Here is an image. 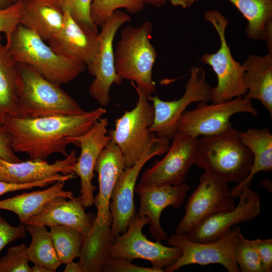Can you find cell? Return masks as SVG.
Instances as JSON below:
<instances>
[{
  "instance_id": "2",
  "label": "cell",
  "mask_w": 272,
  "mask_h": 272,
  "mask_svg": "<svg viewBox=\"0 0 272 272\" xmlns=\"http://www.w3.org/2000/svg\"><path fill=\"white\" fill-rule=\"evenodd\" d=\"M125 169L122 153L110 140L95 165L94 170L98 173L99 184V192L94 200L97 214L89 233L84 235L82 241L87 249L95 253H108L115 238L111 229L110 203L114 186Z\"/></svg>"
},
{
  "instance_id": "12",
  "label": "cell",
  "mask_w": 272,
  "mask_h": 272,
  "mask_svg": "<svg viewBox=\"0 0 272 272\" xmlns=\"http://www.w3.org/2000/svg\"><path fill=\"white\" fill-rule=\"evenodd\" d=\"M211 89L206 80L205 71L193 66L185 92L179 99L163 101L156 95H149V100L153 103L154 109V121L150 131L157 137L172 140L177 131L178 121L187 107L193 102L211 101Z\"/></svg>"
},
{
  "instance_id": "21",
  "label": "cell",
  "mask_w": 272,
  "mask_h": 272,
  "mask_svg": "<svg viewBox=\"0 0 272 272\" xmlns=\"http://www.w3.org/2000/svg\"><path fill=\"white\" fill-rule=\"evenodd\" d=\"M77 160L74 150L64 159L57 160L52 164L40 159L14 163L0 158V180L22 184L40 181L60 173L68 174L74 173L73 168Z\"/></svg>"
},
{
  "instance_id": "44",
  "label": "cell",
  "mask_w": 272,
  "mask_h": 272,
  "mask_svg": "<svg viewBox=\"0 0 272 272\" xmlns=\"http://www.w3.org/2000/svg\"><path fill=\"white\" fill-rule=\"evenodd\" d=\"M145 4H149L155 7H159L164 5L168 0H140Z\"/></svg>"
},
{
  "instance_id": "23",
  "label": "cell",
  "mask_w": 272,
  "mask_h": 272,
  "mask_svg": "<svg viewBox=\"0 0 272 272\" xmlns=\"http://www.w3.org/2000/svg\"><path fill=\"white\" fill-rule=\"evenodd\" d=\"M63 17L57 0H24L20 24L48 41L60 32Z\"/></svg>"
},
{
  "instance_id": "22",
  "label": "cell",
  "mask_w": 272,
  "mask_h": 272,
  "mask_svg": "<svg viewBox=\"0 0 272 272\" xmlns=\"http://www.w3.org/2000/svg\"><path fill=\"white\" fill-rule=\"evenodd\" d=\"M58 197L50 201L39 214L30 218L26 225L51 227L65 226L75 229L84 235H87L93 225L95 216L87 214L80 196L67 200Z\"/></svg>"
},
{
  "instance_id": "20",
  "label": "cell",
  "mask_w": 272,
  "mask_h": 272,
  "mask_svg": "<svg viewBox=\"0 0 272 272\" xmlns=\"http://www.w3.org/2000/svg\"><path fill=\"white\" fill-rule=\"evenodd\" d=\"M49 46L57 54L84 63L89 70L100 47L97 35L84 31L64 11L63 22L60 32L48 40Z\"/></svg>"
},
{
  "instance_id": "17",
  "label": "cell",
  "mask_w": 272,
  "mask_h": 272,
  "mask_svg": "<svg viewBox=\"0 0 272 272\" xmlns=\"http://www.w3.org/2000/svg\"><path fill=\"white\" fill-rule=\"evenodd\" d=\"M238 203L230 211L219 212L203 218L186 234L196 242L217 241L236 225L250 221L261 212L260 195L249 186L243 187L238 196Z\"/></svg>"
},
{
  "instance_id": "32",
  "label": "cell",
  "mask_w": 272,
  "mask_h": 272,
  "mask_svg": "<svg viewBox=\"0 0 272 272\" xmlns=\"http://www.w3.org/2000/svg\"><path fill=\"white\" fill-rule=\"evenodd\" d=\"M235 261L241 272H264L263 267L251 240L240 232L234 248Z\"/></svg>"
},
{
  "instance_id": "16",
  "label": "cell",
  "mask_w": 272,
  "mask_h": 272,
  "mask_svg": "<svg viewBox=\"0 0 272 272\" xmlns=\"http://www.w3.org/2000/svg\"><path fill=\"white\" fill-rule=\"evenodd\" d=\"M228 183L205 172L199 183L187 200L183 218L175 229V233L186 235L198 222L219 212L233 210L235 204L231 195Z\"/></svg>"
},
{
  "instance_id": "14",
  "label": "cell",
  "mask_w": 272,
  "mask_h": 272,
  "mask_svg": "<svg viewBox=\"0 0 272 272\" xmlns=\"http://www.w3.org/2000/svg\"><path fill=\"white\" fill-rule=\"evenodd\" d=\"M131 17L120 10H116L101 26L98 33L100 47L93 64L88 70L94 77L89 88L91 96L101 106L110 101V89L115 84L120 85L123 80L116 74L114 66L113 40L119 28L130 21Z\"/></svg>"
},
{
  "instance_id": "8",
  "label": "cell",
  "mask_w": 272,
  "mask_h": 272,
  "mask_svg": "<svg viewBox=\"0 0 272 272\" xmlns=\"http://www.w3.org/2000/svg\"><path fill=\"white\" fill-rule=\"evenodd\" d=\"M205 20L212 24L220 40V47L215 53H205L201 58L215 73L217 84L211 89V101L218 103L236 97H243L247 93L244 83V68L233 57L226 38L227 19L219 11L210 10L204 15Z\"/></svg>"
},
{
  "instance_id": "46",
  "label": "cell",
  "mask_w": 272,
  "mask_h": 272,
  "mask_svg": "<svg viewBox=\"0 0 272 272\" xmlns=\"http://www.w3.org/2000/svg\"><path fill=\"white\" fill-rule=\"evenodd\" d=\"M18 0H12V2L13 3H15L16 1H17Z\"/></svg>"
},
{
  "instance_id": "4",
  "label": "cell",
  "mask_w": 272,
  "mask_h": 272,
  "mask_svg": "<svg viewBox=\"0 0 272 272\" xmlns=\"http://www.w3.org/2000/svg\"><path fill=\"white\" fill-rule=\"evenodd\" d=\"M6 44L17 63L32 67L59 85L74 80L86 66L81 62L57 54L36 33L20 24Z\"/></svg>"
},
{
  "instance_id": "41",
  "label": "cell",
  "mask_w": 272,
  "mask_h": 272,
  "mask_svg": "<svg viewBox=\"0 0 272 272\" xmlns=\"http://www.w3.org/2000/svg\"><path fill=\"white\" fill-rule=\"evenodd\" d=\"M64 272H86L83 264L79 260L78 262L73 261L65 264Z\"/></svg>"
},
{
  "instance_id": "42",
  "label": "cell",
  "mask_w": 272,
  "mask_h": 272,
  "mask_svg": "<svg viewBox=\"0 0 272 272\" xmlns=\"http://www.w3.org/2000/svg\"><path fill=\"white\" fill-rule=\"evenodd\" d=\"M175 7H180L183 9L191 7L195 2L199 0H168Z\"/></svg>"
},
{
  "instance_id": "6",
  "label": "cell",
  "mask_w": 272,
  "mask_h": 272,
  "mask_svg": "<svg viewBox=\"0 0 272 272\" xmlns=\"http://www.w3.org/2000/svg\"><path fill=\"white\" fill-rule=\"evenodd\" d=\"M152 31L153 25L148 21L139 26H127L121 31L114 50L118 76L134 82L149 95L156 91L152 75L157 52L150 41Z\"/></svg>"
},
{
  "instance_id": "35",
  "label": "cell",
  "mask_w": 272,
  "mask_h": 272,
  "mask_svg": "<svg viewBox=\"0 0 272 272\" xmlns=\"http://www.w3.org/2000/svg\"><path fill=\"white\" fill-rule=\"evenodd\" d=\"M24 0H18L10 6L0 9V34L4 33L8 43L11 35L20 24Z\"/></svg>"
},
{
  "instance_id": "40",
  "label": "cell",
  "mask_w": 272,
  "mask_h": 272,
  "mask_svg": "<svg viewBox=\"0 0 272 272\" xmlns=\"http://www.w3.org/2000/svg\"><path fill=\"white\" fill-rule=\"evenodd\" d=\"M0 158L11 162L17 163L21 161L13 150L9 131L4 124L1 123Z\"/></svg>"
},
{
  "instance_id": "28",
  "label": "cell",
  "mask_w": 272,
  "mask_h": 272,
  "mask_svg": "<svg viewBox=\"0 0 272 272\" xmlns=\"http://www.w3.org/2000/svg\"><path fill=\"white\" fill-rule=\"evenodd\" d=\"M246 19V36L250 39L264 40L266 26L272 23V0H227Z\"/></svg>"
},
{
  "instance_id": "36",
  "label": "cell",
  "mask_w": 272,
  "mask_h": 272,
  "mask_svg": "<svg viewBox=\"0 0 272 272\" xmlns=\"http://www.w3.org/2000/svg\"><path fill=\"white\" fill-rule=\"evenodd\" d=\"M75 177V173H72L66 175L58 174L40 181L27 183L16 184L0 180V195L10 192L29 189L34 187H43L53 184L57 181H66Z\"/></svg>"
},
{
  "instance_id": "5",
  "label": "cell",
  "mask_w": 272,
  "mask_h": 272,
  "mask_svg": "<svg viewBox=\"0 0 272 272\" xmlns=\"http://www.w3.org/2000/svg\"><path fill=\"white\" fill-rule=\"evenodd\" d=\"M252 162L251 151L242 144L239 131L234 128L198 138L196 164L227 183L243 181L250 172Z\"/></svg>"
},
{
  "instance_id": "10",
  "label": "cell",
  "mask_w": 272,
  "mask_h": 272,
  "mask_svg": "<svg viewBox=\"0 0 272 272\" xmlns=\"http://www.w3.org/2000/svg\"><path fill=\"white\" fill-rule=\"evenodd\" d=\"M148 224L146 216L136 213L129 221L127 230L115 237L109 249L110 258L122 257L130 261L143 259L150 262L152 267L163 270L174 264L181 255V250L165 246L160 241L148 240L142 233Z\"/></svg>"
},
{
  "instance_id": "34",
  "label": "cell",
  "mask_w": 272,
  "mask_h": 272,
  "mask_svg": "<svg viewBox=\"0 0 272 272\" xmlns=\"http://www.w3.org/2000/svg\"><path fill=\"white\" fill-rule=\"evenodd\" d=\"M27 247L24 244L10 247L0 258V272H30Z\"/></svg>"
},
{
  "instance_id": "7",
  "label": "cell",
  "mask_w": 272,
  "mask_h": 272,
  "mask_svg": "<svg viewBox=\"0 0 272 272\" xmlns=\"http://www.w3.org/2000/svg\"><path fill=\"white\" fill-rule=\"evenodd\" d=\"M130 84L138 94L137 104L115 120L114 129L108 133L122 153L125 168L132 166L140 159L156 137L149 130L154 121V109L150 103L149 94L134 82Z\"/></svg>"
},
{
  "instance_id": "18",
  "label": "cell",
  "mask_w": 272,
  "mask_h": 272,
  "mask_svg": "<svg viewBox=\"0 0 272 272\" xmlns=\"http://www.w3.org/2000/svg\"><path fill=\"white\" fill-rule=\"evenodd\" d=\"M108 124L107 118L101 117L83 134L69 138L76 146L81 148L80 156L74 164L73 171L80 178V196L85 208L94 205L93 192L96 189L92 184L94 169L99 154L111 140L107 135Z\"/></svg>"
},
{
  "instance_id": "9",
  "label": "cell",
  "mask_w": 272,
  "mask_h": 272,
  "mask_svg": "<svg viewBox=\"0 0 272 272\" xmlns=\"http://www.w3.org/2000/svg\"><path fill=\"white\" fill-rule=\"evenodd\" d=\"M241 112L256 117L258 115L251 101L244 97L211 104L199 102L195 109L183 113L178 121L176 130L198 138L219 134L233 128L230 118L234 114Z\"/></svg>"
},
{
  "instance_id": "24",
  "label": "cell",
  "mask_w": 272,
  "mask_h": 272,
  "mask_svg": "<svg viewBox=\"0 0 272 272\" xmlns=\"http://www.w3.org/2000/svg\"><path fill=\"white\" fill-rule=\"evenodd\" d=\"M247 88L244 98L260 101L272 116V53L249 55L242 63Z\"/></svg>"
},
{
  "instance_id": "31",
  "label": "cell",
  "mask_w": 272,
  "mask_h": 272,
  "mask_svg": "<svg viewBox=\"0 0 272 272\" xmlns=\"http://www.w3.org/2000/svg\"><path fill=\"white\" fill-rule=\"evenodd\" d=\"M145 4L140 0H93L90 8L91 18L101 26L112 14L120 9L135 14L142 11Z\"/></svg>"
},
{
  "instance_id": "19",
  "label": "cell",
  "mask_w": 272,
  "mask_h": 272,
  "mask_svg": "<svg viewBox=\"0 0 272 272\" xmlns=\"http://www.w3.org/2000/svg\"><path fill=\"white\" fill-rule=\"evenodd\" d=\"M189 189V186L184 183L167 186L145 185L140 183L135 185L134 192L139 194L140 200L137 214L147 217L151 235L156 240L168 239L160 223L162 212L168 207H181Z\"/></svg>"
},
{
  "instance_id": "25",
  "label": "cell",
  "mask_w": 272,
  "mask_h": 272,
  "mask_svg": "<svg viewBox=\"0 0 272 272\" xmlns=\"http://www.w3.org/2000/svg\"><path fill=\"white\" fill-rule=\"evenodd\" d=\"M64 181H57L49 187L28 193H23L0 200V210L16 214L23 224L32 217L41 212L53 199L58 197L74 198L70 191L63 190Z\"/></svg>"
},
{
  "instance_id": "38",
  "label": "cell",
  "mask_w": 272,
  "mask_h": 272,
  "mask_svg": "<svg viewBox=\"0 0 272 272\" xmlns=\"http://www.w3.org/2000/svg\"><path fill=\"white\" fill-rule=\"evenodd\" d=\"M25 225L13 226L0 217V252L8 244L25 236Z\"/></svg>"
},
{
  "instance_id": "13",
  "label": "cell",
  "mask_w": 272,
  "mask_h": 272,
  "mask_svg": "<svg viewBox=\"0 0 272 272\" xmlns=\"http://www.w3.org/2000/svg\"><path fill=\"white\" fill-rule=\"evenodd\" d=\"M170 146L169 140L156 137L140 159L132 166L125 168L118 179L110 203L112 220L111 229L115 237L127 230L129 221L136 214L133 195L141 170L151 158L165 154Z\"/></svg>"
},
{
  "instance_id": "45",
  "label": "cell",
  "mask_w": 272,
  "mask_h": 272,
  "mask_svg": "<svg viewBox=\"0 0 272 272\" xmlns=\"http://www.w3.org/2000/svg\"><path fill=\"white\" fill-rule=\"evenodd\" d=\"M12 4V0H0V9H5L10 6Z\"/></svg>"
},
{
  "instance_id": "1",
  "label": "cell",
  "mask_w": 272,
  "mask_h": 272,
  "mask_svg": "<svg viewBox=\"0 0 272 272\" xmlns=\"http://www.w3.org/2000/svg\"><path fill=\"white\" fill-rule=\"evenodd\" d=\"M106 110L99 107L77 115L52 116L33 118L8 116L4 124L9 131L15 152L27 154L30 160H46L51 155H68L69 138L88 131Z\"/></svg>"
},
{
  "instance_id": "43",
  "label": "cell",
  "mask_w": 272,
  "mask_h": 272,
  "mask_svg": "<svg viewBox=\"0 0 272 272\" xmlns=\"http://www.w3.org/2000/svg\"><path fill=\"white\" fill-rule=\"evenodd\" d=\"M30 272H54L50 268L42 265L34 264L31 267Z\"/></svg>"
},
{
  "instance_id": "15",
  "label": "cell",
  "mask_w": 272,
  "mask_h": 272,
  "mask_svg": "<svg viewBox=\"0 0 272 272\" xmlns=\"http://www.w3.org/2000/svg\"><path fill=\"white\" fill-rule=\"evenodd\" d=\"M165 156L147 169L141 178L145 185L167 186L183 183L198 157V137L176 131Z\"/></svg>"
},
{
  "instance_id": "37",
  "label": "cell",
  "mask_w": 272,
  "mask_h": 272,
  "mask_svg": "<svg viewBox=\"0 0 272 272\" xmlns=\"http://www.w3.org/2000/svg\"><path fill=\"white\" fill-rule=\"evenodd\" d=\"M127 259L114 257L110 259L103 272H164L154 267H147L135 265Z\"/></svg>"
},
{
  "instance_id": "11",
  "label": "cell",
  "mask_w": 272,
  "mask_h": 272,
  "mask_svg": "<svg viewBox=\"0 0 272 272\" xmlns=\"http://www.w3.org/2000/svg\"><path fill=\"white\" fill-rule=\"evenodd\" d=\"M240 232V227L234 226L219 240L205 243L193 241L186 235L172 234L167 243L180 248L182 254L174 264L164 268V271L173 272L191 264L205 265L218 263L228 272H239L234 258V248Z\"/></svg>"
},
{
  "instance_id": "33",
  "label": "cell",
  "mask_w": 272,
  "mask_h": 272,
  "mask_svg": "<svg viewBox=\"0 0 272 272\" xmlns=\"http://www.w3.org/2000/svg\"><path fill=\"white\" fill-rule=\"evenodd\" d=\"M93 0H57L63 11L68 12L76 22L86 32L94 35L99 32L90 13Z\"/></svg>"
},
{
  "instance_id": "39",
  "label": "cell",
  "mask_w": 272,
  "mask_h": 272,
  "mask_svg": "<svg viewBox=\"0 0 272 272\" xmlns=\"http://www.w3.org/2000/svg\"><path fill=\"white\" fill-rule=\"evenodd\" d=\"M261 261L264 272L272 271V239L251 240Z\"/></svg>"
},
{
  "instance_id": "26",
  "label": "cell",
  "mask_w": 272,
  "mask_h": 272,
  "mask_svg": "<svg viewBox=\"0 0 272 272\" xmlns=\"http://www.w3.org/2000/svg\"><path fill=\"white\" fill-rule=\"evenodd\" d=\"M240 142L247 147L253 155V162L247 177L230 189L233 197L238 196L242 188L251 184L254 175L259 172L272 170V134L267 128H249L244 132L239 131Z\"/></svg>"
},
{
  "instance_id": "27",
  "label": "cell",
  "mask_w": 272,
  "mask_h": 272,
  "mask_svg": "<svg viewBox=\"0 0 272 272\" xmlns=\"http://www.w3.org/2000/svg\"><path fill=\"white\" fill-rule=\"evenodd\" d=\"M17 63L0 35V123L8 116H18Z\"/></svg>"
},
{
  "instance_id": "3",
  "label": "cell",
  "mask_w": 272,
  "mask_h": 272,
  "mask_svg": "<svg viewBox=\"0 0 272 272\" xmlns=\"http://www.w3.org/2000/svg\"><path fill=\"white\" fill-rule=\"evenodd\" d=\"M19 83L18 117L27 118L77 115L86 112L60 85L32 67L17 63Z\"/></svg>"
},
{
  "instance_id": "30",
  "label": "cell",
  "mask_w": 272,
  "mask_h": 272,
  "mask_svg": "<svg viewBox=\"0 0 272 272\" xmlns=\"http://www.w3.org/2000/svg\"><path fill=\"white\" fill-rule=\"evenodd\" d=\"M49 234L61 264L79 258L82 233L70 227L57 225L50 227Z\"/></svg>"
},
{
  "instance_id": "29",
  "label": "cell",
  "mask_w": 272,
  "mask_h": 272,
  "mask_svg": "<svg viewBox=\"0 0 272 272\" xmlns=\"http://www.w3.org/2000/svg\"><path fill=\"white\" fill-rule=\"evenodd\" d=\"M26 230L32 237L26 254L34 264L46 266L55 271L60 263L51 236L44 226L26 225Z\"/></svg>"
}]
</instances>
